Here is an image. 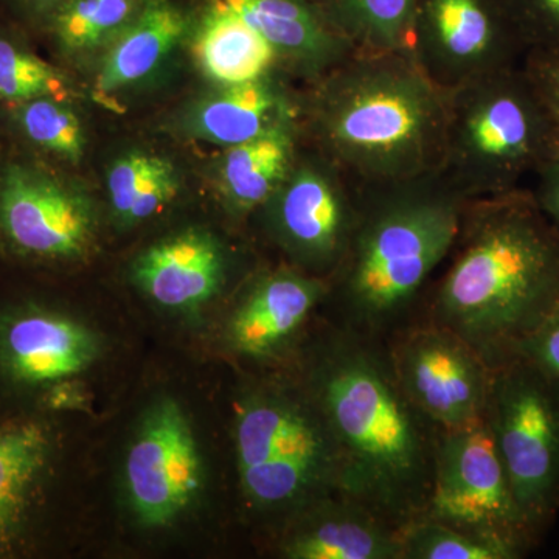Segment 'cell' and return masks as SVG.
Listing matches in <instances>:
<instances>
[{
    "label": "cell",
    "mask_w": 559,
    "mask_h": 559,
    "mask_svg": "<svg viewBox=\"0 0 559 559\" xmlns=\"http://www.w3.org/2000/svg\"><path fill=\"white\" fill-rule=\"evenodd\" d=\"M518 358L559 381V311L522 345Z\"/></svg>",
    "instance_id": "cell-31"
},
{
    "label": "cell",
    "mask_w": 559,
    "mask_h": 559,
    "mask_svg": "<svg viewBox=\"0 0 559 559\" xmlns=\"http://www.w3.org/2000/svg\"><path fill=\"white\" fill-rule=\"evenodd\" d=\"M193 14V0H145L91 73L95 97L109 105L123 102L160 79L187 49Z\"/></svg>",
    "instance_id": "cell-18"
},
{
    "label": "cell",
    "mask_w": 559,
    "mask_h": 559,
    "mask_svg": "<svg viewBox=\"0 0 559 559\" xmlns=\"http://www.w3.org/2000/svg\"><path fill=\"white\" fill-rule=\"evenodd\" d=\"M360 198V183L304 142L288 176L252 219L285 264L329 282L347 252Z\"/></svg>",
    "instance_id": "cell-9"
},
{
    "label": "cell",
    "mask_w": 559,
    "mask_h": 559,
    "mask_svg": "<svg viewBox=\"0 0 559 559\" xmlns=\"http://www.w3.org/2000/svg\"><path fill=\"white\" fill-rule=\"evenodd\" d=\"M510 0H418L412 57L441 90L522 64Z\"/></svg>",
    "instance_id": "cell-11"
},
{
    "label": "cell",
    "mask_w": 559,
    "mask_h": 559,
    "mask_svg": "<svg viewBox=\"0 0 559 559\" xmlns=\"http://www.w3.org/2000/svg\"><path fill=\"white\" fill-rule=\"evenodd\" d=\"M289 369L319 404L342 460V495L403 532L425 516L441 429L412 403L385 342L319 318Z\"/></svg>",
    "instance_id": "cell-1"
},
{
    "label": "cell",
    "mask_w": 559,
    "mask_h": 559,
    "mask_svg": "<svg viewBox=\"0 0 559 559\" xmlns=\"http://www.w3.org/2000/svg\"><path fill=\"white\" fill-rule=\"evenodd\" d=\"M124 488L132 513L151 528L171 525L200 495V448L175 400L162 399L143 415L124 462Z\"/></svg>",
    "instance_id": "cell-13"
},
{
    "label": "cell",
    "mask_w": 559,
    "mask_h": 559,
    "mask_svg": "<svg viewBox=\"0 0 559 559\" xmlns=\"http://www.w3.org/2000/svg\"><path fill=\"white\" fill-rule=\"evenodd\" d=\"M326 296V280L285 263L253 272L227 320V347L257 366L289 367Z\"/></svg>",
    "instance_id": "cell-15"
},
{
    "label": "cell",
    "mask_w": 559,
    "mask_h": 559,
    "mask_svg": "<svg viewBox=\"0 0 559 559\" xmlns=\"http://www.w3.org/2000/svg\"><path fill=\"white\" fill-rule=\"evenodd\" d=\"M466 204L439 173L362 186L323 318L380 341L418 319L433 275L457 241Z\"/></svg>",
    "instance_id": "cell-4"
},
{
    "label": "cell",
    "mask_w": 559,
    "mask_h": 559,
    "mask_svg": "<svg viewBox=\"0 0 559 559\" xmlns=\"http://www.w3.org/2000/svg\"><path fill=\"white\" fill-rule=\"evenodd\" d=\"M304 142L360 186L439 173L448 92L411 53L356 51L300 90Z\"/></svg>",
    "instance_id": "cell-3"
},
{
    "label": "cell",
    "mask_w": 559,
    "mask_h": 559,
    "mask_svg": "<svg viewBox=\"0 0 559 559\" xmlns=\"http://www.w3.org/2000/svg\"><path fill=\"white\" fill-rule=\"evenodd\" d=\"M183 183L182 168L170 154L146 145L121 150L105 171L109 218L120 231L138 229L170 207Z\"/></svg>",
    "instance_id": "cell-24"
},
{
    "label": "cell",
    "mask_w": 559,
    "mask_h": 559,
    "mask_svg": "<svg viewBox=\"0 0 559 559\" xmlns=\"http://www.w3.org/2000/svg\"><path fill=\"white\" fill-rule=\"evenodd\" d=\"M60 454V433L47 412L0 421V559L43 546Z\"/></svg>",
    "instance_id": "cell-14"
},
{
    "label": "cell",
    "mask_w": 559,
    "mask_h": 559,
    "mask_svg": "<svg viewBox=\"0 0 559 559\" xmlns=\"http://www.w3.org/2000/svg\"><path fill=\"white\" fill-rule=\"evenodd\" d=\"M559 148V123L522 64L448 92L439 176L466 202L521 189Z\"/></svg>",
    "instance_id": "cell-6"
},
{
    "label": "cell",
    "mask_w": 559,
    "mask_h": 559,
    "mask_svg": "<svg viewBox=\"0 0 559 559\" xmlns=\"http://www.w3.org/2000/svg\"><path fill=\"white\" fill-rule=\"evenodd\" d=\"M385 342L404 393L441 430L485 418L491 367L452 331L415 319Z\"/></svg>",
    "instance_id": "cell-12"
},
{
    "label": "cell",
    "mask_w": 559,
    "mask_h": 559,
    "mask_svg": "<svg viewBox=\"0 0 559 559\" xmlns=\"http://www.w3.org/2000/svg\"><path fill=\"white\" fill-rule=\"evenodd\" d=\"M0 142H2V140H0Z\"/></svg>",
    "instance_id": "cell-34"
},
{
    "label": "cell",
    "mask_w": 559,
    "mask_h": 559,
    "mask_svg": "<svg viewBox=\"0 0 559 559\" xmlns=\"http://www.w3.org/2000/svg\"><path fill=\"white\" fill-rule=\"evenodd\" d=\"M421 318L462 337L491 369L559 311V230L530 190L468 202Z\"/></svg>",
    "instance_id": "cell-2"
},
{
    "label": "cell",
    "mask_w": 559,
    "mask_h": 559,
    "mask_svg": "<svg viewBox=\"0 0 559 559\" xmlns=\"http://www.w3.org/2000/svg\"><path fill=\"white\" fill-rule=\"evenodd\" d=\"M235 263L234 250L215 231L189 227L143 249L130 277L157 307L197 312L219 296Z\"/></svg>",
    "instance_id": "cell-17"
},
{
    "label": "cell",
    "mask_w": 559,
    "mask_h": 559,
    "mask_svg": "<svg viewBox=\"0 0 559 559\" xmlns=\"http://www.w3.org/2000/svg\"><path fill=\"white\" fill-rule=\"evenodd\" d=\"M300 90L283 73L229 86L212 84L182 103L165 121V130L190 142L229 148L299 120Z\"/></svg>",
    "instance_id": "cell-16"
},
{
    "label": "cell",
    "mask_w": 559,
    "mask_h": 559,
    "mask_svg": "<svg viewBox=\"0 0 559 559\" xmlns=\"http://www.w3.org/2000/svg\"><path fill=\"white\" fill-rule=\"evenodd\" d=\"M234 451L246 509L277 533L311 503L342 492L340 448L310 390L290 369L242 390Z\"/></svg>",
    "instance_id": "cell-5"
},
{
    "label": "cell",
    "mask_w": 559,
    "mask_h": 559,
    "mask_svg": "<svg viewBox=\"0 0 559 559\" xmlns=\"http://www.w3.org/2000/svg\"><path fill=\"white\" fill-rule=\"evenodd\" d=\"M536 187L532 191L536 204L547 219L559 230V148L543 167L536 171Z\"/></svg>",
    "instance_id": "cell-33"
},
{
    "label": "cell",
    "mask_w": 559,
    "mask_h": 559,
    "mask_svg": "<svg viewBox=\"0 0 559 559\" xmlns=\"http://www.w3.org/2000/svg\"><path fill=\"white\" fill-rule=\"evenodd\" d=\"M522 68L559 123V47L528 50Z\"/></svg>",
    "instance_id": "cell-30"
},
{
    "label": "cell",
    "mask_w": 559,
    "mask_h": 559,
    "mask_svg": "<svg viewBox=\"0 0 559 559\" xmlns=\"http://www.w3.org/2000/svg\"><path fill=\"white\" fill-rule=\"evenodd\" d=\"M68 0H0V16L20 25L38 39L44 25Z\"/></svg>",
    "instance_id": "cell-32"
},
{
    "label": "cell",
    "mask_w": 559,
    "mask_h": 559,
    "mask_svg": "<svg viewBox=\"0 0 559 559\" xmlns=\"http://www.w3.org/2000/svg\"><path fill=\"white\" fill-rule=\"evenodd\" d=\"M301 148L300 120H293L219 150L210 165L209 179L224 212L235 221L252 218L288 176Z\"/></svg>",
    "instance_id": "cell-21"
},
{
    "label": "cell",
    "mask_w": 559,
    "mask_h": 559,
    "mask_svg": "<svg viewBox=\"0 0 559 559\" xmlns=\"http://www.w3.org/2000/svg\"><path fill=\"white\" fill-rule=\"evenodd\" d=\"M260 33L280 69L300 86L325 75L356 53L320 16L310 0H209Z\"/></svg>",
    "instance_id": "cell-20"
},
{
    "label": "cell",
    "mask_w": 559,
    "mask_h": 559,
    "mask_svg": "<svg viewBox=\"0 0 559 559\" xmlns=\"http://www.w3.org/2000/svg\"><path fill=\"white\" fill-rule=\"evenodd\" d=\"M193 2L187 50L210 84L229 86L283 73L270 44L248 22L209 0Z\"/></svg>",
    "instance_id": "cell-22"
},
{
    "label": "cell",
    "mask_w": 559,
    "mask_h": 559,
    "mask_svg": "<svg viewBox=\"0 0 559 559\" xmlns=\"http://www.w3.org/2000/svg\"><path fill=\"white\" fill-rule=\"evenodd\" d=\"M0 140L76 175L92 145L83 100L61 97L0 105Z\"/></svg>",
    "instance_id": "cell-23"
},
{
    "label": "cell",
    "mask_w": 559,
    "mask_h": 559,
    "mask_svg": "<svg viewBox=\"0 0 559 559\" xmlns=\"http://www.w3.org/2000/svg\"><path fill=\"white\" fill-rule=\"evenodd\" d=\"M102 210L76 173L0 142V260L57 271L97 252Z\"/></svg>",
    "instance_id": "cell-7"
},
{
    "label": "cell",
    "mask_w": 559,
    "mask_h": 559,
    "mask_svg": "<svg viewBox=\"0 0 559 559\" xmlns=\"http://www.w3.org/2000/svg\"><path fill=\"white\" fill-rule=\"evenodd\" d=\"M527 51L559 47V0H510Z\"/></svg>",
    "instance_id": "cell-29"
},
{
    "label": "cell",
    "mask_w": 559,
    "mask_h": 559,
    "mask_svg": "<svg viewBox=\"0 0 559 559\" xmlns=\"http://www.w3.org/2000/svg\"><path fill=\"white\" fill-rule=\"evenodd\" d=\"M528 557L539 546L514 499L487 419L441 430L425 516Z\"/></svg>",
    "instance_id": "cell-10"
},
{
    "label": "cell",
    "mask_w": 559,
    "mask_h": 559,
    "mask_svg": "<svg viewBox=\"0 0 559 559\" xmlns=\"http://www.w3.org/2000/svg\"><path fill=\"white\" fill-rule=\"evenodd\" d=\"M145 0H68L51 14L38 39L51 61L73 75L94 72L138 16Z\"/></svg>",
    "instance_id": "cell-25"
},
{
    "label": "cell",
    "mask_w": 559,
    "mask_h": 559,
    "mask_svg": "<svg viewBox=\"0 0 559 559\" xmlns=\"http://www.w3.org/2000/svg\"><path fill=\"white\" fill-rule=\"evenodd\" d=\"M401 559H521L516 551L430 518L400 533Z\"/></svg>",
    "instance_id": "cell-28"
},
{
    "label": "cell",
    "mask_w": 559,
    "mask_h": 559,
    "mask_svg": "<svg viewBox=\"0 0 559 559\" xmlns=\"http://www.w3.org/2000/svg\"><path fill=\"white\" fill-rule=\"evenodd\" d=\"M356 51L411 53L418 0H310Z\"/></svg>",
    "instance_id": "cell-26"
},
{
    "label": "cell",
    "mask_w": 559,
    "mask_h": 559,
    "mask_svg": "<svg viewBox=\"0 0 559 559\" xmlns=\"http://www.w3.org/2000/svg\"><path fill=\"white\" fill-rule=\"evenodd\" d=\"M288 559H401L400 532L337 492L311 503L277 533Z\"/></svg>",
    "instance_id": "cell-19"
},
{
    "label": "cell",
    "mask_w": 559,
    "mask_h": 559,
    "mask_svg": "<svg viewBox=\"0 0 559 559\" xmlns=\"http://www.w3.org/2000/svg\"><path fill=\"white\" fill-rule=\"evenodd\" d=\"M39 97L83 100V83L39 55L31 33L0 16V105Z\"/></svg>",
    "instance_id": "cell-27"
},
{
    "label": "cell",
    "mask_w": 559,
    "mask_h": 559,
    "mask_svg": "<svg viewBox=\"0 0 559 559\" xmlns=\"http://www.w3.org/2000/svg\"><path fill=\"white\" fill-rule=\"evenodd\" d=\"M489 432L536 543L559 514V381L525 359L492 370Z\"/></svg>",
    "instance_id": "cell-8"
}]
</instances>
